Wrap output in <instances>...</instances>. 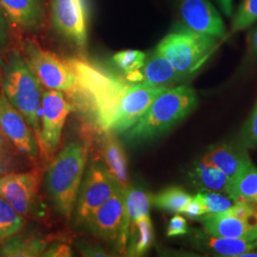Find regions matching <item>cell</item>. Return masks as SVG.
<instances>
[{
    "label": "cell",
    "instance_id": "6da1fadb",
    "mask_svg": "<svg viewBox=\"0 0 257 257\" xmlns=\"http://www.w3.org/2000/svg\"><path fill=\"white\" fill-rule=\"evenodd\" d=\"M68 63L77 79L76 90L71 95L74 107L103 134L126 133L169 88L128 82L79 58Z\"/></svg>",
    "mask_w": 257,
    "mask_h": 257
},
{
    "label": "cell",
    "instance_id": "7a4b0ae2",
    "mask_svg": "<svg viewBox=\"0 0 257 257\" xmlns=\"http://www.w3.org/2000/svg\"><path fill=\"white\" fill-rule=\"evenodd\" d=\"M0 67L3 71L2 91L10 103L26 119L38 142L43 96L41 83L19 51H12L5 58H0Z\"/></svg>",
    "mask_w": 257,
    "mask_h": 257
},
{
    "label": "cell",
    "instance_id": "3957f363",
    "mask_svg": "<svg viewBox=\"0 0 257 257\" xmlns=\"http://www.w3.org/2000/svg\"><path fill=\"white\" fill-rule=\"evenodd\" d=\"M88 159V146L80 141L69 143L48 167L47 190L57 211L70 218L77 200Z\"/></svg>",
    "mask_w": 257,
    "mask_h": 257
},
{
    "label": "cell",
    "instance_id": "277c9868",
    "mask_svg": "<svg viewBox=\"0 0 257 257\" xmlns=\"http://www.w3.org/2000/svg\"><path fill=\"white\" fill-rule=\"evenodd\" d=\"M197 104V96L191 86L168 88L151 104L138 122L125 133L131 141H145L157 138L174 128Z\"/></svg>",
    "mask_w": 257,
    "mask_h": 257
},
{
    "label": "cell",
    "instance_id": "5b68a950",
    "mask_svg": "<svg viewBox=\"0 0 257 257\" xmlns=\"http://www.w3.org/2000/svg\"><path fill=\"white\" fill-rule=\"evenodd\" d=\"M216 46L215 37L181 26L166 36L157 45L156 51L165 56L176 71L189 77L202 67Z\"/></svg>",
    "mask_w": 257,
    "mask_h": 257
},
{
    "label": "cell",
    "instance_id": "8992f818",
    "mask_svg": "<svg viewBox=\"0 0 257 257\" xmlns=\"http://www.w3.org/2000/svg\"><path fill=\"white\" fill-rule=\"evenodd\" d=\"M22 55L41 85L50 90L67 92L70 96L75 92L76 75L68 62L31 39L22 43Z\"/></svg>",
    "mask_w": 257,
    "mask_h": 257
},
{
    "label": "cell",
    "instance_id": "52a82bcc",
    "mask_svg": "<svg viewBox=\"0 0 257 257\" xmlns=\"http://www.w3.org/2000/svg\"><path fill=\"white\" fill-rule=\"evenodd\" d=\"M118 186L104 163H92L81 183L75 204L77 220L88 223L93 212L110 198Z\"/></svg>",
    "mask_w": 257,
    "mask_h": 257
},
{
    "label": "cell",
    "instance_id": "ba28073f",
    "mask_svg": "<svg viewBox=\"0 0 257 257\" xmlns=\"http://www.w3.org/2000/svg\"><path fill=\"white\" fill-rule=\"evenodd\" d=\"M88 225L96 236L109 242L116 241L120 250H126L128 228L125 219V191L120 186L93 212Z\"/></svg>",
    "mask_w": 257,
    "mask_h": 257
},
{
    "label": "cell",
    "instance_id": "9c48e42d",
    "mask_svg": "<svg viewBox=\"0 0 257 257\" xmlns=\"http://www.w3.org/2000/svg\"><path fill=\"white\" fill-rule=\"evenodd\" d=\"M41 113V132L38 146L47 157L52 156L60 144L65 122L74 110L63 92L56 90L43 92Z\"/></svg>",
    "mask_w": 257,
    "mask_h": 257
},
{
    "label": "cell",
    "instance_id": "30bf717a",
    "mask_svg": "<svg viewBox=\"0 0 257 257\" xmlns=\"http://www.w3.org/2000/svg\"><path fill=\"white\" fill-rule=\"evenodd\" d=\"M42 178V170L9 173L0 177V197L10 203L22 215L34 209Z\"/></svg>",
    "mask_w": 257,
    "mask_h": 257
},
{
    "label": "cell",
    "instance_id": "8fae6325",
    "mask_svg": "<svg viewBox=\"0 0 257 257\" xmlns=\"http://www.w3.org/2000/svg\"><path fill=\"white\" fill-rule=\"evenodd\" d=\"M0 128L21 155L31 160H37L39 146L33 130L23 115L0 92Z\"/></svg>",
    "mask_w": 257,
    "mask_h": 257
},
{
    "label": "cell",
    "instance_id": "7c38bea8",
    "mask_svg": "<svg viewBox=\"0 0 257 257\" xmlns=\"http://www.w3.org/2000/svg\"><path fill=\"white\" fill-rule=\"evenodd\" d=\"M55 30L80 50L87 45V12L84 0H52Z\"/></svg>",
    "mask_w": 257,
    "mask_h": 257
},
{
    "label": "cell",
    "instance_id": "4fadbf2b",
    "mask_svg": "<svg viewBox=\"0 0 257 257\" xmlns=\"http://www.w3.org/2000/svg\"><path fill=\"white\" fill-rule=\"evenodd\" d=\"M177 8L183 27L215 38L225 37L224 22L210 0H177Z\"/></svg>",
    "mask_w": 257,
    "mask_h": 257
},
{
    "label": "cell",
    "instance_id": "5bb4252c",
    "mask_svg": "<svg viewBox=\"0 0 257 257\" xmlns=\"http://www.w3.org/2000/svg\"><path fill=\"white\" fill-rule=\"evenodd\" d=\"M187 78L175 70L165 56L155 51L146 57L143 67L133 74L125 76L128 82L141 83L155 87H168Z\"/></svg>",
    "mask_w": 257,
    "mask_h": 257
},
{
    "label": "cell",
    "instance_id": "9a60e30c",
    "mask_svg": "<svg viewBox=\"0 0 257 257\" xmlns=\"http://www.w3.org/2000/svg\"><path fill=\"white\" fill-rule=\"evenodd\" d=\"M0 7L6 19L22 30L35 32L45 22V0H0Z\"/></svg>",
    "mask_w": 257,
    "mask_h": 257
},
{
    "label": "cell",
    "instance_id": "2e32d148",
    "mask_svg": "<svg viewBox=\"0 0 257 257\" xmlns=\"http://www.w3.org/2000/svg\"><path fill=\"white\" fill-rule=\"evenodd\" d=\"M205 231L213 237L257 240V226L250 225L225 211L207 213L199 217Z\"/></svg>",
    "mask_w": 257,
    "mask_h": 257
},
{
    "label": "cell",
    "instance_id": "e0dca14e",
    "mask_svg": "<svg viewBox=\"0 0 257 257\" xmlns=\"http://www.w3.org/2000/svg\"><path fill=\"white\" fill-rule=\"evenodd\" d=\"M250 162L246 148L230 144H222L211 149L202 159L203 164L221 170L230 178L231 184Z\"/></svg>",
    "mask_w": 257,
    "mask_h": 257
},
{
    "label": "cell",
    "instance_id": "ac0fdd59",
    "mask_svg": "<svg viewBox=\"0 0 257 257\" xmlns=\"http://www.w3.org/2000/svg\"><path fill=\"white\" fill-rule=\"evenodd\" d=\"M103 135L101 148L104 165L120 187L126 191L130 187V179L125 152L114 134Z\"/></svg>",
    "mask_w": 257,
    "mask_h": 257
},
{
    "label": "cell",
    "instance_id": "d6986e66",
    "mask_svg": "<svg viewBox=\"0 0 257 257\" xmlns=\"http://www.w3.org/2000/svg\"><path fill=\"white\" fill-rule=\"evenodd\" d=\"M48 248L46 239L36 233L19 232L0 241V256H42Z\"/></svg>",
    "mask_w": 257,
    "mask_h": 257
},
{
    "label": "cell",
    "instance_id": "ffe728a7",
    "mask_svg": "<svg viewBox=\"0 0 257 257\" xmlns=\"http://www.w3.org/2000/svg\"><path fill=\"white\" fill-rule=\"evenodd\" d=\"M128 256H141L146 253L154 242V227L150 216L132 221L128 228Z\"/></svg>",
    "mask_w": 257,
    "mask_h": 257
},
{
    "label": "cell",
    "instance_id": "44dd1931",
    "mask_svg": "<svg viewBox=\"0 0 257 257\" xmlns=\"http://www.w3.org/2000/svg\"><path fill=\"white\" fill-rule=\"evenodd\" d=\"M230 197L234 202L257 204V169L251 162L231 184Z\"/></svg>",
    "mask_w": 257,
    "mask_h": 257
},
{
    "label": "cell",
    "instance_id": "7402d4cb",
    "mask_svg": "<svg viewBox=\"0 0 257 257\" xmlns=\"http://www.w3.org/2000/svg\"><path fill=\"white\" fill-rule=\"evenodd\" d=\"M192 178L194 182L206 190L214 192H223L230 196L231 181L221 170L212 166L200 164L193 169Z\"/></svg>",
    "mask_w": 257,
    "mask_h": 257
},
{
    "label": "cell",
    "instance_id": "603a6c76",
    "mask_svg": "<svg viewBox=\"0 0 257 257\" xmlns=\"http://www.w3.org/2000/svg\"><path fill=\"white\" fill-rule=\"evenodd\" d=\"M206 246L215 253L224 256H240L248 250L257 247V240H247L242 238H227L213 237L207 240Z\"/></svg>",
    "mask_w": 257,
    "mask_h": 257
},
{
    "label": "cell",
    "instance_id": "cb8c5ba5",
    "mask_svg": "<svg viewBox=\"0 0 257 257\" xmlns=\"http://www.w3.org/2000/svg\"><path fill=\"white\" fill-rule=\"evenodd\" d=\"M151 203L152 198L148 193L128 187L125 191V219L128 228L132 221L149 215Z\"/></svg>",
    "mask_w": 257,
    "mask_h": 257
},
{
    "label": "cell",
    "instance_id": "d4e9b609",
    "mask_svg": "<svg viewBox=\"0 0 257 257\" xmlns=\"http://www.w3.org/2000/svg\"><path fill=\"white\" fill-rule=\"evenodd\" d=\"M191 199L192 196H190L183 189L171 187L154 196L152 202L160 210L183 213Z\"/></svg>",
    "mask_w": 257,
    "mask_h": 257
},
{
    "label": "cell",
    "instance_id": "484cf974",
    "mask_svg": "<svg viewBox=\"0 0 257 257\" xmlns=\"http://www.w3.org/2000/svg\"><path fill=\"white\" fill-rule=\"evenodd\" d=\"M24 225L25 219L23 215L16 211L10 203L0 197V241L19 232L23 229Z\"/></svg>",
    "mask_w": 257,
    "mask_h": 257
},
{
    "label": "cell",
    "instance_id": "4316f807",
    "mask_svg": "<svg viewBox=\"0 0 257 257\" xmlns=\"http://www.w3.org/2000/svg\"><path fill=\"white\" fill-rule=\"evenodd\" d=\"M146 54L136 50L121 51L113 55L112 60L125 76L139 71L146 60Z\"/></svg>",
    "mask_w": 257,
    "mask_h": 257
},
{
    "label": "cell",
    "instance_id": "83f0119b",
    "mask_svg": "<svg viewBox=\"0 0 257 257\" xmlns=\"http://www.w3.org/2000/svg\"><path fill=\"white\" fill-rule=\"evenodd\" d=\"M257 20V0H244L235 13L230 28V34L248 29Z\"/></svg>",
    "mask_w": 257,
    "mask_h": 257
},
{
    "label": "cell",
    "instance_id": "f1b7e54d",
    "mask_svg": "<svg viewBox=\"0 0 257 257\" xmlns=\"http://www.w3.org/2000/svg\"><path fill=\"white\" fill-rule=\"evenodd\" d=\"M19 154L20 153L0 128V175L13 173L17 169L19 165Z\"/></svg>",
    "mask_w": 257,
    "mask_h": 257
},
{
    "label": "cell",
    "instance_id": "f546056e",
    "mask_svg": "<svg viewBox=\"0 0 257 257\" xmlns=\"http://www.w3.org/2000/svg\"><path fill=\"white\" fill-rule=\"evenodd\" d=\"M199 193L202 197L207 213H216L227 211L232 206L233 200L230 196L206 189H204V191H201Z\"/></svg>",
    "mask_w": 257,
    "mask_h": 257
},
{
    "label": "cell",
    "instance_id": "4dcf8cb0",
    "mask_svg": "<svg viewBox=\"0 0 257 257\" xmlns=\"http://www.w3.org/2000/svg\"><path fill=\"white\" fill-rule=\"evenodd\" d=\"M241 143L245 148L257 147V102L242 128Z\"/></svg>",
    "mask_w": 257,
    "mask_h": 257
},
{
    "label": "cell",
    "instance_id": "1f68e13d",
    "mask_svg": "<svg viewBox=\"0 0 257 257\" xmlns=\"http://www.w3.org/2000/svg\"><path fill=\"white\" fill-rule=\"evenodd\" d=\"M183 213L191 218H199L204 214H207V211L200 193H197L195 196L192 197Z\"/></svg>",
    "mask_w": 257,
    "mask_h": 257
},
{
    "label": "cell",
    "instance_id": "d6a6232c",
    "mask_svg": "<svg viewBox=\"0 0 257 257\" xmlns=\"http://www.w3.org/2000/svg\"><path fill=\"white\" fill-rule=\"evenodd\" d=\"M187 232H188L187 221L183 216L176 214L169 222V225L167 228V236L169 237L178 236V235H183Z\"/></svg>",
    "mask_w": 257,
    "mask_h": 257
},
{
    "label": "cell",
    "instance_id": "836d02e7",
    "mask_svg": "<svg viewBox=\"0 0 257 257\" xmlns=\"http://www.w3.org/2000/svg\"><path fill=\"white\" fill-rule=\"evenodd\" d=\"M73 255L72 248L66 244H55L47 248L42 256L70 257Z\"/></svg>",
    "mask_w": 257,
    "mask_h": 257
},
{
    "label": "cell",
    "instance_id": "e575fe53",
    "mask_svg": "<svg viewBox=\"0 0 257 257\" xmlns=\"http://www.w3.org/2000/svg\"><path fill=\"white\" fill-rule=\"evenodd\" d=\"M8 41V24L7 19L0 7V50Z\"/></svg>",
    "mask_w": 257,
    "mask_h": 257
},
{
    "label": "cell",
    "instance_id": "d590c367",
    "mask_svg": "<svg viewBox=\"0 0 257 257\" xmlns=\"http://www.w3.org/2000/svg\"><path fill=\"white\" fill-rule=\"evenodd\" d=\"M248 50L250 56L257 61V28L248 36Z\"/></svg>",
    "mask_w": 257,
    "mask_h": 257
},
{
    "label": "cell",
    "instance_id": "8d00e7d4",
    "mask_svg": "<svg viewBox=\"0 0 257 257\" xmlns=\"http://www.w3.org/2000/svg\"><path fill=\"white\" fill-rule=\"evenodd\" d=\"M219 9L227 16L230 17L233 11V0H213Z\"/></svg>",
    "mask_w": 257,
    "mask_h": 257
},
{
    "label": "cell",
    "instance_id": "74e56055",
    "mask_svg": "<svg viewBox=\"0 0 257 257\" xmlns=\"http://www.w3.org/2000/svg\"><path fill=\"white\" fill-rule=\"evenodd\" d=\"M257 257V251H252V249L251 250H248L247 252H245V253H242L240 257Z\"/></svg>",
    "mask_w": 257,
    "mask_h": 257
},
{
    "label": "cell",
    "instance_id": "f35d334b",
    "mask_svg": "<svg viewBox=\"0 0 257 257\" xmlns=\"http://www.w3.org/2000/svg\"><path fill=\"white\" fill-rule=\"evenodd\" d=\"M255 209H256V213H257V204L255 205Z\"/></svg>",
    "mask_w": 257,
    "mask_h": 257
},
{
    "label": "cell",
    "instance_id": "ab89813d",
    "mask_svg": "<svg viewBox=\"0 0 257 257\" xmlns=\"http://www.w3.org/2000/svg\"><path fill=\"white\" fill-rule=\"evenodd\" d=\"M0 84H1V78H0Z\"/></svg>",
    "mask_w": 257,
    "mask_h": 257
},
{
    "label": "cell",
    "instance_id": "60d3db41",
    "mask_svg": "<svg viewBox=\"0 0 257 257\" xmlns=\"http://www.w3.org/2000/svg\"><path fill=\"white\" fill-rule=\"evenodd\" d=\"M0 177H1V175H0Z\"/></svg>",
    "mask_w": 257,
    "mask_h": 257
}]
</instances>
